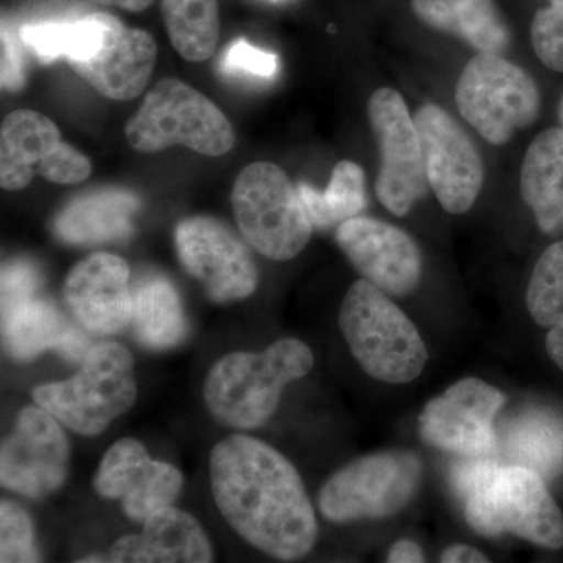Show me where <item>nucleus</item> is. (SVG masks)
I'll use <instances>...</instances> for the list:
<instances>
[{
    "label": "nucleus",
    "instance_id": "obj_1",
    "mask_svg": "<svg viewBox=\"0 0 563 563\" xmlns=\"http://www.w3.org/2000/svg\"><path fill=\"white\" fill-rule=\"evenodd\" d=\"M214 503L233 531L262 553L298 561L312 551L317 515L298 470L254 437L233 433L211 450Z\"/></svg>",
    "mask_w": 563,
    "mask_h": 563
},
{
    "label": "nucleus",
    "instance_id": "obj_2",
    "mask_svg": "<svg viewBox=\"0 0 563 563\" xmlns=\"http://www.w3.org/2000/svg\"><path fill=\"white\" fill-rule=\"evenodd\" d=\"M465 501V518L481 536L514 533L537 547H563V514L543 477L523 465H499L492 459H468L453 473Z\"/></svg>",
    "mask_w": 563,
    "mask_h": 563
},
{
    "label": "nucleus",
    "instance_id": "obj_3",
    "mask_svg": "<svg viewBox=\"0 0 563 563\" xmlns=\"http://www.w3.org/2000/svg\"><path fill=\"white\" fill-rule=\"evenodd\" d=\"M312 366L313 352L301 340H279L261 354L235 352L207 374L203 401L220 424L251 431L272 420L284 388Z\"/></svg>",
    "mask_w": 563,
    "mask_h": 563
},
{
    "label": "nucleus",
    "instance_id": "obj_4",
    "mask_svg": "<svg viewBox=\"0 0 563 563\" xmlns=\"http://www.w3.org/2000/svg\"><path fill=\"white\" fill-rule=\"evenodd\" d=\"M339 321L355 361L374 379L407 384L424 369L429 355L420 332L387 292L368 280L352 284Z\"/></svg>",
    "mask_w": 563,
    "mask_h": 563
},
{
    "label": "nucleus",
    "instance_id": "obj_5",
    "mask_svg": "<svg viewBox=\"0 0 563 563\" xmlns=\"http://www.w3.org/2000/svg\"><path fill=\"white\" fill-rule=\"evenodd\" d=\"M136 393L131 352L118 343H101L85 355L79 373L36 387L33 399L74 432L95 437L132 409Z\"/></svg>",
    "mask_w": 563,
    "mask_h": 563
},
{
    "label": "nucleus",
    "instance_id": "obj_6",
    "mask_svg": "<svg viewBox=\"0 0 563 563\" xmlns=\"http://www.w3.org/2000/svg\"><path fill=\"white\" fill-rule=\"evenodd\" d=\"M133 150L155 154L173 146L220 157L235 144L231 121L201 91L177 79H163L125 125Z\"/></svg>",
    "mask_w": 563,
    "mask_h": 563
},
{
    "label": "nucleus",
    "instance_id": "obj_7",
    "mask_svg": "<svg viewBox=\"0 0 563 563\" xmlns=\"http://www.w3.org/2000/svg\"><path fill=\"white\" fill-rule=\"evenodd\" d=\"M232 210L240 232L272 261H291L309 243L313 224L298 187L269 162L244 166L232 188Z\"/></svg>",
    "mask_w": 563,
    "mask_h": 563
},
{
    "label": "nucleus",
    "instance_id": "obj_8",
    "mask_svg": "<svg viewBox=\"0 0 563 563\" xmlns=\"http://www.w3.org/2000/svg\"><path fill=\"white\" fill-rule=\"evenodd\" d=\"M455 101L465 121L496 146L509 143L540 113V91L532 77L501 55L485 52L462 70Z\"/></svg>",
    "mask_w": 563,
    "mask_h": 563
},
{
    "label": "nucleus",
    "instance_id": "obj_9",
    "mask_svg": "<svg viewBox=\"0 0 563 563\" xmlns=\"http://www.w3.org/2000/svg\"><path fill=\"white\" fill-rule=\"evenodd\" d=\"M422 463L410 451L365 455L333 474L318 496L321 514L333 523L398 514L420 487Z\"/></svg>",
    "mask_w": 563,
    "mask_h": 563
},
{
    "label": "nucleus",
    "instance_id": "obj_10",
    "mask_svg": "<svg viewBox=\"0 0 563 563\" xmlns=\"http://www.w3.org/2000/svg\"><path fill=\"white\" fill-rule=\"evenodd\" d=\"M368 120L380 151L377 199L396 217H406L429 190L417 125L402 96L391 88L374 91Z\"/></svg>",
    "mask_w": 563,
    "mask_h": 563
},
{
    "label": "nucleus",
    "instance_id": "obj_11",
    "mask_svg": "<svg viewBox=\"0 0 563 563\" xmlns=\"http://www.w3.org/2000/svg\"><path fill=\"white\" fill-rule=\"evenodd\" d=\"M91 162L65 143L60 129L38 111H11L0 129V187L18 191L41 176L52 184L74 185L88 179Z\"/></svg>",
    "mask_w": 563,
    "mask_h": 563
},
{
    "label": "nucleus",
    "instance_id": "obj_12",
    "mask_svg": "<svg viewBox=\"0 0 563 563\" xmlns=\"http://www.w3.org/2000/svg\"><path fill=\"white\" fill-rule=\"evenodd\" d=\"M174 236L185 272L201 282L214 302L240 301L257 290L258 269L250 247L225 222L187 218Z\"/></svg>",
    "mask_w": 563,
    "mask_h": 563
},
{
    "label": "nucleus",
    "instance_id": "obj_13",
    "mask_svg": "<svg viewBox=\"0 0 563 563\" xmlns=\"http://www.w3.org/2000/svg\"><path fill=\"white\" fill-rule=\"evenodd\" d=\"M420 135L429 187L451 214L466 213L484 185V162L472 136L435 103L413 117Z\"/></svg>",
    "mask_w": 563,
    "mask_h": 563
},
{
    "label": "nucleus",
    "instance_id": "obj_14",
    "mask_svg": "<svg viewBox=\"0 0 563 563\" xmlns=\"http://www.w3.org/2000/svg\"><path fill=\"white\" fill-rule=\"evenodd\" d=\"M506 396L481 379L459 380L437 396L420 415V435L439 450L466 459H490L498 446L496 415Z\"/></svg>",
    "mask_w": 563,
    "mask_h": 563
},
{
    "label": "nucleus",
    "instance_id": "obj_15",
    "mask_svg": "<svg viewBox=\"0 0 563 563\" xmlns=\"http://www.w3.org/2000/svg\"><path fill=\"white\" fill-rule=\"evenodd\" d=\"M57 418L43 407H25L2 444L0 483L9 490L40 499L68 476L69 443Z\"/></svg>",
    "mask_w": 563,
    "mask_h": 563
},
{
    "label": "nucleus",
    "instance_id": "obj_16",
    "mask_svg": "<svg viewBox=\"0 0 563 563\" xmlns=\"http://www.w3.org/2000/svg\"><path fill=\"white\" fill-rule=\"evenodd\" d=\"M336 244L363 279L391 296L417 290L422 255L409 233L388 222L355 217L335 231Z\"/></svg>",
    "mask_w": 563,
    "mask_h": 563
},
{
    "label": "nucleus",
    "instance_id": "obj_17",
    "mask_svg": "<svg viewBox=\"0 0 563 563\" xmlns=\"http://www.w3.org/2000/svg\"><path fill=\"white\" fill-rule=\"evenodd\" d=\"M95 490L107 499H120L133 521L173 506L179 498L184 477L176 466L154 461L139 440L124 439L103 455L95 476Z\"/></svg>",
    "mask_w": 563,
    "mask_h": 563
},
{
    "label": "nucleus",
    "instance_id": "obj_18",
    "mask_svg": "<svg viewBox=\"0 0 563 563\" xmlns=\"http://www.w3.org/2000/svg\"><path fill=\"white\" fill-rule=\"evenodd\" d=\"M65 301L87 331L98 335L122 331L132 320L128 262L107 252L84 258L66 277Z\"/></svg>",
    "mask_w": 563,
    "mask_h": 563
},
{
    "label": "nucleus",
    "instance_id": "obj_19",
    "mask_svg": "<svg viewBox=\"0 0 563 563\" xmlns=\"http://www.w3.org/2000/svg\"><path fill=\"white\" fill-rule=\"evenodd\" d=\"M155 62L157 46L151 33L125 27L117 18L103 49L91 60L69 66L106 98L132 101L147 87Z\"/></svg>",
    "mask_w": 563,
    "mask_h": 563
},
{
    "label": "nucleus",
    "instance_id": "obj_20",
    "mask_svg": "<svg viewBox=\"0 0 563 563\" xmlns=\"http://www.w3.org/2000/svg\"><path fill=\"white\" fill-rule=\"evenodd\" d=\"M2 339L14 361H31L44 351H58L68 361H84L90 340L47 299L38 295L2 310Z\"/></svg>",
    "mask_w": 563,
    "mask_h": 563
},
{
    "label": "nucleus",
    "instance_id": "obj_21",
    "mask_svg": "<svg viewBox=\"0 0 563 563\" xmlns=\"http://www.w3.org/2000/svg\"><path fill=\"white\" fill-rule=\"evenodd\" d=\"M110 562L207 563L213 561L209 539L190 514L169 506L144 521L140 536H125L113 544Z\"/></svg>",
    "mask_w": 563,
    "mask_h": 563
},
{
    "label": "nucleus",
    "instance_id": "obj_22",
    "mask_svg": "<svg viewBox=\"0 0 563 563\" xmlns=\"http://www.w3.org/2000/svg\"><path fill=\"white\" fill-rule=\"evenodd\" d=\"M140 199L120 188H103L73 199L55 218V235L76 246L120 242L131 236Z\"/></svg>",
    "mask_w": 563,
    "mask_h": 563
},
{
    "label": "nucleus",
    "instance_id": "obj_23",
    "mask_svg": "<svg viewBox=\"0 0 563 563\" xmlns=\"http://www.w3.org/2000/svg\"><path fill=\"white\" fill-rule=\"evenodd\" d=\"M521 196L548 235L563 232V129H548L526 151Z\"/></svg>",
    "mask_w": 563,
    "mask_h": 563
},
{
    "label": "nucleus",
    "instance_id": "obj_24",
    "mask_svg": "<svg viewBox=\"0 0 563 563\" xmlns=\"http://www.w3.org/2000/svg\"><path fill=\"white\" fill-rule=\"evenodd\" d=\"M413 13L435 31L451 33L485 54L501 55L510 33L493 0H412Z\"/></svg>",
    "mask_w": 563,
    "mask_h": 563
},
{
    "label": "nucleus",
    "instance_id": "obj_25",
    "mask_svg": "<svg viewBox=\"0 0 563 563\" xmlns=\"http://www.w3.org/2000/svg\"><path fill=\"white\" fill-rule=\"evenodd\" d=\"M136 340L151 350H169L187 335V318L176 287L163 276H146L132 287Z\"/></svg>",
    "mask_w": 563,
    "mask_h": 563
},
{
    "label": "nucleus",
    "instance_id": "obj_26",
    "mask_svg": "<svg viewBox=\"0 0 563 563\" xmlns=\"http://www.w3.org/2000/svg\"><path fill=\"white\" fill-rule=\"evenodd\" d=\"M113 22V14L98 11L77 21L29 24L22 27L21 41L43 63L60 57L87 62L103 49Z\"/></svg>",
    "mask_w": 563,
    "mask_h": 563
},
{
    "label": "nucleus",
    "instance_id": "obj_27",
    "mask_svg": "<svg viewBox=\"0 0 563 563\" xmlns=\"http://www.w3.org/2000/svg\"><path fill=\"white\" fill-rule=\"evenodd\" d=\"M503 446L514 465L540 476L563 472V420L544 410H531L504 428Z\"/></svg>",
    "mask_w": 563,
    "mask_h": 563
},
{
    "label": "nucleus",
    "instance_id": "obj_28",
    "mask_svg": "<svg viewBox=\"0 0 563 563\" xmlns=\"http://www.w3.org/2000/svg\"><path fill=\"white\" fill-rule=\"evenodd\" d=\"M162 16L174 49L185 60H209L220 43L218 0H162Z\"/></svg>",
    "mask_w": 563,
    "mask_h": 563
},
{
    "label": "nucleus",
    "instance_id": "obj_29",
    "mask_svg": "<svg viewBox=\"0 0 563 563\" xmlns=\"http://www.w3.org/2000/svg\"><path fill=\"white\" fill-rule=\"evenodd\" d=\"M365 173L357 163H336L325 190H317L299 181L298 191L313 228H339L342 222L358 217L366 207Z\"/></svg>",
    "mask_w": 563,
    "mask_h": 563
},
{
    "label": "nucleus",
    "instance_id": "obj_30",
    "mask_svg": "<svg viewBox=\"0 0 563 563\" xmlns=\"http://www.w3.org/2000/svg\"><path fill=\"white\" fill-rule=\"evenodd\" d=\"M532 320L553 328L563 320V240L551 244L533 268L526 292Z\"/></svg>",
    "mask_w": 563,
    "mask_h": 563
},
{
    "label": "nucleus",
    "instance_id": "obj_31",
    "mask_svg": "<svg viewBox=\"0 0 563 563\" xmlns=\"http://www.w3.org/2000/svg\"><path fill=\"white\" fill-rule=\"evenodd\" d=\"M0 562H40L31 515L13 501L0 504Z\"/></svg>",
    "mask_w": 563,
    "mask_h": 563
},
{
    "label": "nucleus",
    "instance_id": "obj_32",
    "mask_svg": "<svg viewBox=\"0 0 563 563\" xmlns=\"http://www.w3.org/2000/svg\"><path fill=\"white\" fill-rule=\"evenodd\" d=\"M531 38L539 60L547 68L563 73V0L537 11Z\"/></svg>",
    "mask_w": 563,
    "mask_h": 563
},
{
    "label": "nucleus",
    "instance_id": "obj_33",
    "mask_svg": "<svg viewBox=\"0 0 563 563\" xmlns=\"http://www.w3.org/2000/svg\"><path fill=\"white\" fill-rule=\"evenodd\" d=\"M279 68V58L272 52L252 46L250 41L236 40L224 51L220 69L229 76H251L269 79Z\"/></svg>",
    "mask_w": 563,
    "mask_h": 563
},
{
    "label": "nucleus",
    "instance_id": "obj_34",
    "mask_svg": "<svg viewBox=\"0 0 563 563\" xmlns=\"http://www.w3.org/2000/svg\"><path fill=\"white\" fill-rule=\"evenodd\" d=\"M41 284L38 269L24 261L9 262L2 268V310L36 296Z\"/></svg>",
    "mask_w": 563,
    "mask_h": 563
},
{
    "label": "nucleus",
    "instance_id": "obj_35",
    "mask_svg": "<svg viewBox=\"0 0 563 563\" xmlns=\"http://www.w3.org/2000/svg\"><path fill=\"white\" fill-rule=\"evenodd\" d=\"M24 63H22L20 41L14 38L9 25L2 24V88L18 91L24 84Z\"/></svg>",
    "mask_w": 563,
    "mask_h": 563
},
{
    "label": "nucleus",
    "instance_id": "obj_36",
    "mask_svg": "<svg viewBox=\"0 0 563 563\" xmlns=\"http://www.w3.org/2000/svg\"><path fill=\"white\" fill-rule=\"evenodd\" d=\"M388 563H420L424 562V553L420 544L412 542V540H399L393 544L391 550L387 555Z\"/></svg>",
    "mask_w": 563,
    "mask_h": 563
},
{
    "label": "nucleus",
    "instance_id": "obj_37",
    "mask_svg": "<svg viewBox=\"0 0 563 563\" xmlns=\"http://www.w3.org/2000/svg\"><path fill=\"white\" fill-rule=\"evenodd\" d=\"M440 562L443 563H463V562H490L487 555L481 553L476 548L468 547V544H453L443 551Z\"/></svg>",
    "mask_w": 563,
    "mask_h": 563
},
{
    "label": "nucleus",
    "instance_id": "obj_38",
    "mask_svg": "<svg viewBox=\"0 0 563 563\" xmlns=\"http://www.w3.org/2000/svg\"><path fill=\"white\" fill-rule=\"evenodd\" d=\"M547 352L551 361L563 372V320L550 328L547 335Z\"/></svg>",
    "mask_w": 563,
    "mask_h": 563
},
{
    "label": "nucleus",
    "instance_id": "obj_39",
    "mask_svg": "<svg viewBox=\"0 0 563 563\" xmlns=\"http://www.w3.org/2000/svg\"><path fill=\"white\" fill-rule=\"evenodd\" d=\"M92 2L107 7H118V9L132 11V13H140V11L150 9L154 0H92Z\"/></svg>",
    "mask_w": 563,
    "mask_h": 563
},
{
    "label": "nucleus",
    "instance_id": "obj_40",
    "mask_svg": "<svg viewBox=\"0 0 563 563\" xmlns=\"http://www.w3.org/2000/svg\"><path fill=\"white\" fill-rule=\"evenodd\" d=\"M558 114H559V121H561V125L563 129V98L561 99V102H559Z\"/></svg>",
    "mask_w": 563,
    "mask_h": 563
},
{
    "label": "nucleus",
    "instance_id": "obj_41",
    "mask_svg": "<svg viewBox=\"0 0 563 563\" xmlns=\"http://www.w3.org/2000/svg\"><path fill=\"white\" fill-rule=\"evenodd\" d=\"M562 2V0H548V3Z\"/></svg>",
    "mask_w": 563,
    "mask_h": 563
}]
</instances>
